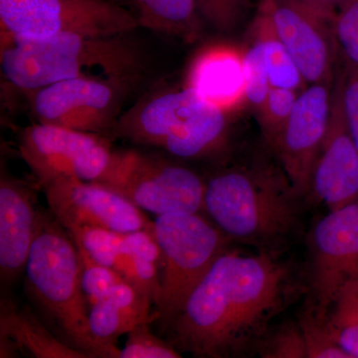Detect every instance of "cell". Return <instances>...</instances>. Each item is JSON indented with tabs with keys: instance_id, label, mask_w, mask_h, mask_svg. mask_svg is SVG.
Returning <instances> with one entry per match:
<instances>
[{
	"instance_id": "cell-14",
	"label": "cell",
	"mask_w": 358,
	"mask_h": 358,
	"mask_svg": "<svg viewBox=\"0 0 358 358\" xmlns=\"http://www.w3.org/2000/svg\"><path fill=\"white\" fill-rule=\"evenodd\" d=\"M333 88L334 82L317 83L308 85L300 92L286 126L272 147L301 197L310 193L313 166L326 138Z\"/></svg>"
},
{
	"instance_id": "cell-17",
	"label": "cell",
	"mask_w": 358,
	"mask_h": 358,
	"mask_svg": "<svg viewBox=\"0 0 358 358\" xmlns=\"http://www.w3.org/2000/svg\"><path fill=\"white\" fill-rule=\"evenodd\" d=\"M186 86L226 113L246 102L243 50L217 44L200 52L187 75Z\"/></svg>"
},
{
	"instance_id": "cell-27",
	"label": "cell",
	"mask_w": 358,
	"mask_h": 358,
	"mask_svg": "<svg viewBox=\"0 0 358 358\" xmlns=\"http://www.w3.org/2000/svg\"><path fill=\"white\" fill-rule=\"evenodd\" d=\"M76 246L81 270L82 287L89 307L91 308L117 285L127 281L114 268L96 262L81 245L76 243Z\"/></svg>"
},
{
	"instance_id": "cell-28",
	"label": "cell",
	"mask_w": 358,
	"mask_h": 358,
	"mask_svg": "<svg viewBox=\"0 0 358 358\" xmlns=\"http://www.w3.org/2000/svg\"><path fill=\"white\" fill-rule=\"evenodd\" d=\"M256 348L263 357H307L303 331L300 324L294 322L282 324L273 333L266 334Z\"/></svg>"
},
{
	"instance_id": "cell-15",
	"label": "cell",
	"mask_w": 358,
	"mask_h": 358,
	"mask_svg": "<svg viewBox=\"0 0 358 358\" xmlns=\"http://www.w3.org/2000/svg\"><path fill=\"white\" fill-rule=\"evenodd\" d=\"M310 193L329 211L358 200V150L346 127L336 77L329 128L313 166Z\"/></svg>"
},
{
	"instance_id": "cell-11",
	"label": "cell",
	"mask_w": 358,
	"mask_h": 358,
	"mask_svg": "<svg viewBox=\"0 0 358 358\" xmlns=\"http://www.w3.org/2000/svg\"><path fill=\"white\" fill-rule=\"evenodd\" d=\"M307 310L326 320L329 308L346 285L358 281V200L327 215L313 228Z\"/></svg>"
},
{
	"instance_id": "cell-19",
	"label": "cell",
	"mask_w": 358,
	"mask_h": 358,
	"mask_svg": "<svg viewBox=\"0 0 358 358\" xmlns=\"http://www.w3.org/2000/svg\"><path fill=\"white\" fill-rule=\"evenodd\" d=\"M152 296L122 282L90 308L92 333L103 345L117 348L115 341L136 327L150 324Z\"/></svg>"
},
{
	"instance_id": "cell-31",
	"label": "cell",
	"mask_w": 358,
	"mask_h": 358,
	"mask_svg": "<svg viewBox=\"0 0 358 358\" xmlns=\"http://www.w3.org/2000/svg\"><path fill=\"white\" fill-rule=\"evenodd\" d=\"M121 358H178L180 353L174 346L155 336L147 324H140L128 334Z\"/></svg>"
},
{
	"instance_id": "cell-16",
	"label": "cell",
	"mask_w": 358,
	"mask_h": 358,
	"mask_svg": "<svg viewBox=\"0 0 358 358\" xmlns=\"http://www.w3.org/2000/svg\"><path fill=\"white\" fill-rule=\"evenodd\" d=\"M39 211L27 183L2 173L0 180V277L10 286L26 267Z\"/></svg>"
},
{
	"instance_id": "cell-2",
	"label": "cell",
	"mask_w": 358,
	"mask_h": 358,
	"mask_svg": "<svg viewBox=\"0 0 358 358\" xmlns=\"http://www.w3.org/2000/svg\"><path fill=\"white\" fill-rule=\"evenodd\" d=\"M301 197L282 169L235 166L207 181L203 210L231 240L279 251L296 229Z\"/></svg>"
},
{
	"instance_id": "cell-1",
	"label": "cell",
	"mask_w": 358,
	"mask_h": 358,
	"mask_svg": "<svg viewBox=\"0 0 358 358\" xmlns=\"http://www.w3.org/2000/svg\"><path fill=\"white\" fill-rule=\"evenodd\" d=\"M296 292L291 266L279 251L228 249L171 322L174 345L197 357L242 355L257 348Z\"/></svg>"
},
{
	"instance_id": "cell-20",
	"label": "cell",
	"mask_w": 358,
	"mask_h": 358,
	"mask_svg": "<svg viewBox=\"0 0 358 358\" xmlns=\"http://www.w3.org/2000/svg\"><path fill=\"white\" fill-rule=\"evenodd\" d=\"M134 14L140 26L185 39L194 38L201 17L195 0H113Z\"/></svg>"
},
{
	"instance_id": "cell-33",
	"label": "cell",
	"mask_w": 358,
	"mask_h": 358,
	"mask_svg": "<svg viewBox=\"0 0 358 358\" xmlns=\"http://www.w3.org/2000/svg\"><path fill=\"white\" fill-rule=\"evenodd\" d=\"M120 249L122 253L143 259L162 268V252L152 229H141L121 233Z\"/></svg>"
},
{
	"instance_id": "cell-3",
	"label": "cell",
	"mask_w": 358,
	"mask_h": 358,
	"mask_svg": "<svg viewBox=\"0 0 358 358\" xmlns=\"http://www.w3.org/2000/svg\"><path fill=\"white\" fill-rule=\"evenodd\" d=\"M25 268L26 291L59 338L88 357H120L92 333L76 243L52 213L39 211Z\"/></svg>"
},
{
	"instance_id": "cell-30",
	"label": "cell",
	"mask_w": 358,
	"mask_h": 358,
	"mask_svg": "<svg viewBox=\"0 0 358 358\" xmlns=\"http://www.w3.org/2000/svg\"><path fill=\"white\" fill-rule=\"evenodd\" d=\"M201 20L219 31H232L244 20L250 0H195Z\"/></svg>"
},
{
	"instance_id": "cell-9",
	"label": "cell",
	"mask_w": 358,
	"mask_h": 358,
	"mask_svg": "<svg viewBox=\"0 0 358 358\" xmlns=\"http://www.w3.org/2000/svg\"><path fill=\"white\" fill-rule=\"evenodd\" d=\"M20 152L40 186L62 176L96 182L115 154L100 134L40 122L22 131Z\"/></svg>"
},
{
	"instance_id": "cell-25",
	"label": "cell",
	"mask_w": 358,
	"mask_h": 358,
	"mask_svg": "<svg viewBox=\"0 0 358 358\" xmlns=\"http://www.w3.org/2000/svg\"><path fill=\"white\" fill-rule=\"evenodd\" d=\"M299 94L294 90L271 88L260 110L257 112L261 129L271 148L286 126Z\"/></svg>"
},
{
	"instance_id": "cell-8",
	"label": "cell",
	"mask_w": 358,
	"mask_h": 358,
	"mask_svg": "<svg viewBox=\"0 0 358 358\" xmlns=\"http://www.w3.org/2000/svg\"><path fill=\"white\" fill-rule=\"evenodd\" d=\"M96 183L157 216L178 212L199 213L204 208L206 182L199 174L140 152H115L107 171Z\"/></svg>"
},
{
	"instance_id": "cell-6",
	"label": "cell",
	"mask_w": 358,
	"mask_h": 358,
	"mask_svg": "<svg viewBox=\"0 0 358 358\" xmlns=\"http://www.w3.org/2000/svg\"><path fill=\"white\" fill-rule=\"evenodd\" d=\"M162 252L159 317L171 324L186 300L232 241L199 213L162 214L154 222Z\"/></svg>"
},
{
	"instance_id": "cell-13",
	"label": "cell",
	"mask_w": 358,
	"mask_h": 358,
	"mask_svg": "<svg viewBox=\"0 0 358 358\" xmlns=\"http://www.w3.org/2000/svg\"><path fill=\"white\" fill-rule=\"evenodd\" d=\"M41 187L51 213L66 230L93 227L126 233L154 228L141 208L99 183L62 176Z\"/></svg>"
},
{
	"instance_id": "cell-22",
	"label": "cell",
	"mask_w": 358,
	"mask_h": 358,
	"mask_svg": "<svg viewBox=\"0 0 358 358\" xmlns=\"http://www.w3.org/2000/svg\"><path fill=\"white\" fill-rule=\"evenodd\" d=\"M334 341L350 358H358V281L341 289L327 315Z\"/></svg>"
},
{
	"instance_id": "cell-26",
	"label": "cell",
	"mask_w": 358,
	"mask_h": 358,
	"mask_svg": "<svg viewBox=\"0 0 358 358\" xmlns=\"http://www.w3.org/2000/svg\"><path fill=\"white\" fill-rule=\"evenodd\" d=\"M338 56L345 69L358 71V0H346L334 18Z\"/></svg>"
},
{
	"instance_id": "cell-12",
	"label": "cell",
	"mask_w": 358,
	"mask_h": 358,
	"mask_svg": "<svg viewBox=\"0 0 358 358\" xmlns=\"http://www.w3.org/2000/svg\"><path fill=\"white\" fill-rule=\"evenodd\" d=\"M121 80L79 77L32 92L40 122L100 134L115 127L122 92Z\"/></svg>"
},
{
	"instance_id": "cell-23",
	"label": "cell",
	"mask_w": 358,
	"mask_h": 358,
	"mask_svg": "<svg viewBox=\"0 0 358 358\" xmlns=\"http://www.w3.org/2000/svg\"><path fill=\"white\" fill-rule=\"evenodd\" d=\"M67 231L96 262L119 273L124 258V253L120 249L121 232L93 227H75Z\"/></svg>"
},
{
	"instance_id": "cell-34",
	"label": "cell",
	"mask_w": 358,
	"mask_h": 358,
	"mask_svg": "<svg viewBox=\"0 0 358 358\" xmlns=\"http://www.w3.org/2000/svg\"><path fill=\"white\" fill-rule=\"evenodd\" d=\"M308 1L329 11V13L336 14L346 0H308Z\"/></svg>"
},
{
	"instance_id": "cell-32",
	"label": "cell",
	"mask_w": 358,
	"mask_h": 358,
	"mask_svg": "<svg viewBox=\"0 0 358 358\" xmlns=\"http://www.w3.org/2000/svg\"><path fill=\"white\" fill-rule=\"evenodd\" d=\"M346 127L358 150V71L343 68L336 74Z\"/></svg>"
},
{
	"instance_id": "cell-21",
	"label": "cell",
	"mask_w": 358,
	"mask_h": 358,
	"mask_svg": "<svg viewBox=\"0 0 358 358\" xmlns=\"http://www.w3.org/2000/svg\"><path fill=\"white\" fill-rule=\"evenodd\" d=\"M251 30L262 41L264 58L267 67L271 88L303 91L306 83L298 65L284 44L275 36L265 16L257 9Z\"/></svg>"
},
{
	"instance_id": "cell-24",
	"label": "cell",
	"mask_w": 358,
	"mask_h": 358,
	"mask_svg": "<svg viewBox=\"0 0 358 358\" xmlns=\"http://www.w3.org/2000/svg\"><path fill=\"white\" fill-rule=\"evenodd\" d=\"M250 32L251 39L243 50L246 102L258 112L266 100L271 85L264 58L262 41L255 32L252 30Z\"/></svg>"
},
{
	"instance_id": "cell-4",
	"label": "cell",
	"mask_w": 358,
	"mask_h": 358,
	"mask_svg": "<svg viewBox=\"0 0 358 358\" xmlns=\"http://www.w3.org/2000/svg\"><path fill=\"white\" fill-rule=\"evenodd\" d=\"M122 37L76 33L39 39L2 36V74L16 88L29 92L79 77L127 81L138 69L140 56Z\"/></svg>"
},
{
	"instance_id": "cell-29",
	"label": "cell",
	"mask_w": 358,
	"mask_h": 358,
	"mask_svg": "<svg viewBox=\"0 0 358 358\" xmlns=\"http://www.w3.org/2000/svg\"><path fill=\"white\" fill-rule=\"evenodd\" d=\"M308 358H350L334 341L327 329L326 320L317 319L306 310L300 319Z\"/></svg>"
},
{
	"instance_id": "cell-10",
	"label": "cell",
	"mask_w": 358,
	"mask_h": 358,
	"mask_svg": "<svg viewBox=\"0 0 358 358\" xmlns=\"http://www.w3.org/2000/svg\"><path fill=\"white\" fill-rule=\"evenodd\" d=\"M258 10L298 65L306 83H333L336 14L308 0H260Z\"/></svg>"
},
{
	"instance_id": "cell-18",
	"label": "cell",
	"mask_w": 358,
	"mask_h": 358,
	"mask_svg": "<svg viewBox=\"0 0 358 358\" xmlns=\"http://www.w3.org/2000/svg\"><path fill=\"white\" fill-rule=\"evenodd\" d=\"M18 352L37 358H88L67 345L34 315L13 299L2 296L0 303V357Z\"/></svg>"
},
{
	"instance_id": "cell-7",
	"label": "cell",
	"mask_w": 358,
	"mask_h": 358,
	"mask_svg": "<svg viewBox=\"0 0 358 358\" xmlns=\"http://www.w3.org/2000/svg\"><path fill=\"white\" fill-rule=\"evenodd\" d=\"M0 21L2 36L28 39L60 33L124 36L140 26L113 0H0Z\"/></svg>"
},
{
	"instance_id": "cell-5",
	"label": "cell",
	"mask_w": 358,
	"mask_h": 358,
	"mask_svg": "<svg viewBox=\"0 0 358 358\" xmlns=\"http://www.w3.org/2000/svg\"><path fill=\"white\" fill-rule=\"evenodd\" d=\"M227 114L185 86L143 99L114 129L134 143L164 148L181 159H197L222 145Z\"/></svg>"
}]
</instances>
